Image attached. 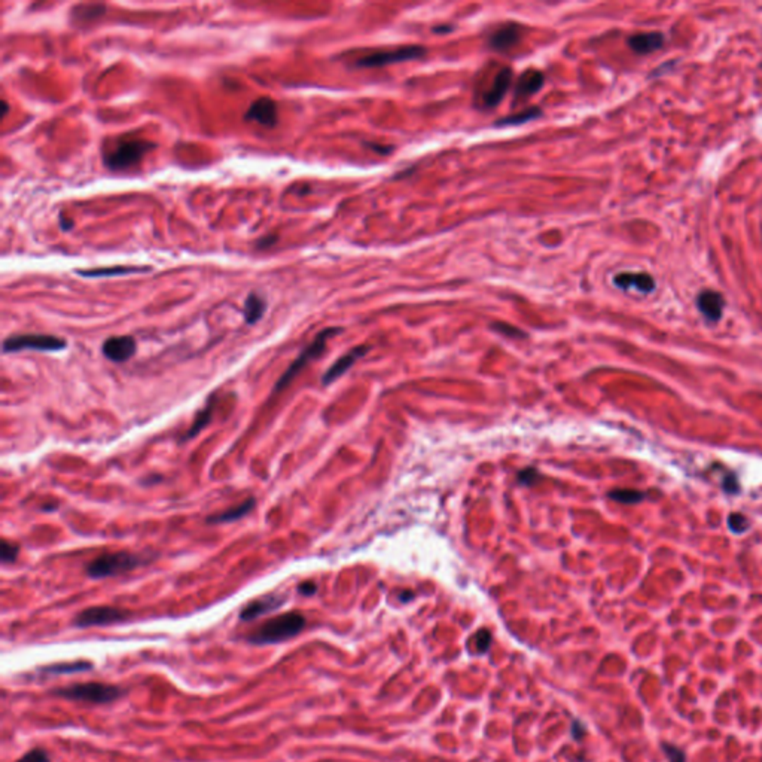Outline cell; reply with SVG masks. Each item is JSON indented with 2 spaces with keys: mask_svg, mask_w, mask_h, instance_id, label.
I'll use <instances>...</instances> for the list:
<instances>
[{
  "mask_svg": "<svg viewBox=\"0 0 762 762\" xmlns=\"http://www.w3.org/2000/svg\"><path fill=\"white\" fill-rule=\"evenodd\" d=\"M2 109H3V112H2V117L5 118V117L8 115V112H9V105L6 103V100H3V101H2Z\"/></svg>",
  "mask_w": 762,
  "mask_h": 762,
  "instance_id": "obj_38",
  "label": "cell"
},
{
  "mask_svg": "<svg viewBox=\"0 0 762 762\" xmlns=\"http://www.w3.org/2000/svg\"><path fill=\"white\" fill-rule=\"evenodd\" d=\"M135 351H138V343L131 335H119L108 338L101 346V353L106 359L115 363H124L130 360Z\"/></svg>",
  "mask_w": 762,
  "mask_h": 762,
  "instance_id": "obj_10",
  "label": "cell"
},
{
  "mask_svg": "<svg viewBox=\"0 0 762 762\" xmlns=\"http://www.w3.org/2000/svg\"><path fill=\"white\" fill-rule=\"evenodd\" d=\"M60 228H61L63 231H69V230H72V228H73V221H72V219H67L64 214H61V216H60Z\"/></svg>",
  "mask_w": 762,
  "mask_h": 762,
  "instance_id": "obj_37",
  "label": "cell"
},
{
  "mask_svg": "<svg viewBox=\"0 0 762 762\" xmlns=\"http://www.w3.org/2000/svg\"><path fill=\"white\" fill-rule=\"evenodd\" d=\"M474 643L476 646V652H485L492 643V634L487 630H480L475 634Z\"/></svg>",
  "mask_w": 762,
  "mask_h": 762,
  "instance_id": "obj_30",
  "label": "cell"
},
{
  "mask_svg": "<svg viewBox=\"0 0 762 762\" xmlns=\"http://www.w3.org/2000/svg\"><path fill=\"white\" fill-rule=\"evenodd\" d=\"M93 667H94L93 663H89V661H64V663H55V664H50V666H43V667L39 668V672L43 673V675H52V676L76 675V673L91 672Z\"/></svg>",
  "mask_w": 762,
  "mask_h": 762,
  "instance_id": "obj_20",
  "label": "cell"
},
{
  "mask_svg": "<svg viewBox=\"0 0 762 762\" xmlns=\"http://www.w3.org/2000/svg\"><path fill=\"white\" fill-rule=\"evenodd\" d=\"M609 497L625 505H633V504L640 502V500L643 499V493L638 490H630V488H621V490L610 492Z\"/></svg>",
  "mask_w": 762,
  "mask_h": 762,
  "instance_id": "obj_26",
  "label": "cell"
},
{
  "mask_svg": "<svg viewBox=\"0 0 762 762\" xmlns=\"http://www.w3.org/2000/svg\"><path fill=\"white\" fill-rule=\"evenodd\" d=\"M279 109L276 101L271 97H259L250 105L244 113V121L256 122L264 127L272 129L277 125Z\"/></svg>",
  "mask_w": 762,
  "mask_h": 762,
  "instance_id": "obj_11",
  "label": "cell"
},
{
  "mask_svg": "<svg viewBox=\"0 0 762 762\" xmlns=\"http://www.w3.org/2000/svg\"><path fill=\"white\" fill-rule=\"evenodd\" d=\"M724 488L726 490V493H735L738 490V483L734 474H730L726 476L724 481Z\"/></svg>",
  "mask_w": 762,
  "mask_h": 762,
  "instance_id": "obj_35",
  "label": "cell"
},
{
  "mask_svg": "<svg viewBox=\"0 0 762 762\" xmlns=\"http://www.w3.org/2000/svg\"><path fill=\"white\" fill-rule=\"evenodd\" d=\"M67 347L64 338L50 334H18L5 338L2 351L5 355L18 353L24 350L35 351H61Z\"/></svg>",
  "mask_w": 762,
  "mask_h": 762,
  "instance_id": "obj_6",
  "label": "cell"
},
{
  "mask_svg": "<svg viewBox=\"0 0 762 762\" xmlns=\"http://www.w3.org/2000/svg\"><path fill=\"white\" fill-rule=\"evenodd\" d=\"M152 560L146 554H138L130 551L106 552L101 554L87 566V575L91 579H103L124 575L139 569Z\"/></svg>",
  "mask_w": 762,
  "mask_h": 762,
  "instance_id": "obj_3",
  "label": "cell"
},
{
  "mask_svg": "<svg viewBox=\"0 0 762 762\" xmlns=\"http://www.w3.org/2000/svg\"><path fill=\"white\" fill-rule=\"evenodd\" d=\"M72 17L75 18V22H91L106 14V6L98 3H88V5H78L72 10Z\"/></svg>",
  "mask_w": 762,
  "mask_h": 762,
  "instance_id": "obj_24",
  "label": "cell"
},
{
  "mask_svg": "<svg viewBox=\"0 0 762 762\" xmlns=\"http://www.w3.org/2000/svg\"><path fill=\"white\" fill-rule=\"evenodd\" d=\"M214 405H216V397L212 396L210 400L207 401L206 406H204V408L201 409V411L196 416L194 422H192L191 427L185 432L184 437H182L180 442H186V441H189V439H192V438H196L203 429H206V427L209 426V423L212 422V418H213Z\"/></svg>",
  "mask_w": 762,
  "mask_h": 762,
  "instance_id": "obj_21",
  "label": "cell"
},
{
  "mask_svg": "<svg viewBox=\"0 0 762 762\" xmlns=\"http://www.w3.org/2000/svg\"><path fill=\"white\" fill-rule=\"evenodd\" d=\"M50 694L67 701L105 706V704H112L122 698L127 691L118 685L105 684V682H79V684L52 688L50 689Z\"/></svg>",
  "mask_w": 762,
  "mask_h": 762,
  "instance_id": "obj_2",
  "label": "cell"
},
{
  "mask_svg": "<svg viewBox=\"0 0 762 762\" xmlns=\"http://www.w3.org/2000/svg\"><path fill=\"white\" fill-rule=\"evenodd\" d=\"M518 478L521 484H534V481L539 480V474L534 469H526L520 474Z\"/></svg>",
  "mask_w": 762,
  "mask_h": 762,
  "instance_id": "obj_33",
  "label": "cell"
},
{
  "mask_svg": "<svg viewBox=\"0 0 762 762\" xmlns=\"http://www.w3.org/2000/svg\"><path fill=\"white\" fill-rule=\"evenodd\" d=\"M450 30H451L450 27H437V29H435L437 33H439V31H450Z\"/></svg>",
  "mask_w": 762,
  "mask_h": 762,
  "instance_id": "obj_39",
  "label": "cell"
},
{
  "mask_svg": "<svg viewBox=\"0 0 762 762\" xmlns=\"http://www.w3.org/2000/svg\"><path fill=\"white\" fill-rule=\"evenodd\" d=\"M265 310H267L265 298L261 297V295H258L255 292L249 293L246 301H244V309H243L244 322L247 325L258 323L264 317Z\"/></svg>",
  "mask_w": 762,
  "mask_h": 762,
  "instance_id": "obj_22",
  "label": "cell"
},
{
  "mask_svg": "<svg viewBox=\"0 0 762 762\" xmlns=\"http://www.w3.org/2000/svg\"><path fill=\"white\" fill-rule=\"evenodd\" d=\"M316 591H317V585L313 581H305L298 585V593L307 597L316 594Z\"/></svg>",
  "mask_w": 762,
  "mask_h": 762,
  "instance_id": "obj_34",
  "label": "cell"
},
{
  "mask_svg": "<svg viewBox=\"0 0 762 762\" xmlns=\"http://www.w3.org/2000/svg\"><path fill=\"white\" fill-rule=\"evenodd\" d=\"M511 84H513V71H511L509 67H502V69L494 75L492 85L488 87L484 91V94L481 96V105L487 109L496 108L500 101L504 100Z\"/></svg>",
  "mask_w": 762,
  "mask_h": 762,
  "instance_id": "obj_12",
  "label": "cell"
},
{
  "mask_svg": "<svg viewBox=\"0 0 762 762\" xmlns=\"http://www.w3.org/2000/svg\"><path fill=\"white\" fill-rule=\"evenodd\" d=\"M255 505H256V499L255 497H249L240 505H235V506H233L230 509L221 511V513H218V514L209 515L206 518V522H207V525H230V522L238 521V520H242L243 517H246L250 513V511L255 508Z\"/></svg>",
  "mask_w": 762,
  "mask_h": 762,
  "instance_id": "obj_17",
  "label": "cell"
},
{
  "mask_svg": "<svg viewBox=\"0 0 762 762\" xmlns=\"http://www.w3.org/2000/svg\"><path fill=\"white\" fill-rule=\"evenodd\" d=\"M493 328L496 329V331L502 332L505 335H509V337H525V334H522L520 329L511 326V325H505V323H496L493 325Z\"/></svg>",
  "mask_w": 762,
  "mask_h": 762,
  "instance_id": "obj_32",
  "label": "cell"
},
{
  "mask_svg": "<svg viewBox=\"0 0 762 762\" xmlns=\"http://www.w3.org/2000/svg\"><path fill=\"white\" fill-rule=\"evenodd\" d=\"M728 526H730V529L735 533H742L747 529L749 522L745 518V515L742 514H731L730 518H728Z\"/></svg>",
  "mask_w": 762,
  "mask_h": 762,
  "instance_id": "obj_31",
  "label": "cell"
},
{
  "mask_svg": "<svg viewBox=\"0 0 762 762\" xmlns=\"http://www.w3.org/2000/svg\"><path fill=\"white\" fill-rule=\"evenodd\" d=\"M664 42H666V38H664L663 33H659V31L638 33V35H633L627 41L630 50L634 51L636 54H640V55L651 54V52L661 50Z\"/></svg>",
  "mask_w": 762,
  "mask_h": 762,
  "instance_id": "obj_16",
  "label": "cell"
},
{
  "mask_svg": "<svg viewBox=\"0 0 762 762\" xmlns=\"http://www.w3.org/2000/svg\"><path fill=\"white\" fill-rule=\"evenodd\" d=\"M284 601H286V597L279 593H270L265 596H261L252 601H249L247 605L240 610V621L250 622L264 615H268V613L271 612L279 610L284 605Z\"/></svg>",
  "mask_w": 762,
  "mask_h": 762,
  "instance_id": "obj_9",
  "label": "cell"
},
{
  "mask_svg": "<svg viewBox=\"0 0 762 762\" xmlns=\"http://www.w3.org/2000/svg\"><path fill=\"white\" fill-rule=\"evenodd\" d=\"M277 240V235H265L261 238V240L256 243V247L258 249H267L270 247L271 244H274Z\"/></svg>",
  "mask_w": 762,
  "mask_h": 762,
  "instance_id": "obj_36",
  "label": "cell"
},
{
  "mask_svg": "<svg viewBox=\"0 0 762 762\" xmlns=\"http://www.w3.org/2000/svg\"><path fill=\"white\" fill-rule=\"evenodd\" d=\"M305 624L307 620L301 612L280 613V615L267 620L252 631H249L246 642L256 646L279 645L297 638L305 629Z\"/></svg>",
  "mask_w": 762,
  "mask_h": 762,
  "instance_id": "obj_1",
  "label": "cell"
},
{
  "mask_svg": "<svg viewBox=\"0 0 762 762\" xmlns=\"http://www.w3.org/2000/svg\"><path fill=\"white\" fill-rule=\"evenodd\" d=\"M149 268L145 267H105V268H93V270H78V274L82 277L89 279H98V277H115V276H127L133 274V272H142Z\"/></svg>",
  "mask_w": 762,
  "mask_h": 762,
  "instance_id": "obj_23",
  "label": "cell"
},
{
  "mask_svg": "<svg viewBox=\"0 0 762 762\" xmlns=\"http://www.w3.org/2000/svg\"><path fill=\"white\" fill-rule=\"evenodd\" d=\"M131 618V612L115 606H89L78 612L72 624L76 629H91V627H108L129 621Z\"/></svg>",
  "mask_w": 762,
  "mask_h": 762,
  "instance_id": "obj_7",
  "label": "cell"
},
{
  "mask_svg": "<svg viewBox=\"0 0 762 762\" xmlns=\"http://www.w3.org/2000/svg\"><path fill=\"white\" fill-rule=\"evenodd\" d=\"M368 350H369L368 346H359V347H355L353 350H350L349 353H346L344 356H341L334 363V365L325 372L323 379H322L323 386H328V384L334 383L335 380H338L341 375H343L346 371H349L351 367L355 365V362L358 359H360L362 356H365L368 353Z\"/></svg>",
  "mask_w": 762,
  "mask_h": 762,
  "instance_id": "obj_15",
  "label": "cell"
},
{
  "mask_svg": "<svg viewBox=\"0 0 762 762\" xmlns=\"http://www.w3.org/2000/svg\"><path fill=\"white\" fill-rule=\"evenodd\" d=\"M15 762H51V756L42 747H33L24 755H21Z\"/></svg>",
  "mask_w": 762,
  "mask_h": 762,
  "instance_id": "obj_28",
  "label": "cell"
},
{
  "mask_svg": "<svg viewBox=\"0 0 762 762\" xmlns=\"http://www.w3.org/2000/svg\"><path fill=\"white\" fill-rule=\"evenodd\" d=\"M543 81H545V76L539 71L529 69L526 72H522L515 85V93H514L515 98L526 100L527 97L536 94L538 91L543 87Z\"/></svg>",
  "mask_w": 762,
  "mask_h": 762,
  "instance_id": "obj_18",
  "label": "cell"
},
{
  "mask_svg": "<svg viewBox=\"0 0 762 762\" xmlns=\"http://www.w3.org/2000/svg\"><path fill=\"white\" fill-rule=\"evenodd\" d=\"M661 749L664 755L667 756V759L670 762H687V755L684 750H682L680 747L672 745V743H667V742H663L661 743Z\"/></svg>",
  "mask_w": 762,
  "mask_h": 762,
  "instance_id": "obj_29",
  "label": "cell"
},
{
  "mask_svg": "<svg viewBox=\"0 0 762 762\" xmlns=\"http://www.w3.org/2000/svg\"><path fill=\"white\" fill-rule=\"evenodd\" d=\"M613 284L622 291L636 289L642 293L655 291V280L647 272H620L613 277Z\"/></svg>",
  "mask_w": 762,
  "mask_h": 762,
  "instance_id": "obj_13",
  "label": "cell"
},
{
  "mask_svg": "<svg viewBox=\"0 0 762 762\" xmlns=\"http://www.w3.org/2000/svg\"><path fill=\"white\" fill-rule=\"evenodd\" d=\"M542 115V110L538 109V108H529L526 110H522L520 113H514V115L511 117H506V118H502L497 125L500 127V125H521V124H526L529 121H533Z\"/></svg>",
  "mask_w": 762,
  "mask_h": 762,
  "instance_id": "obj_25",
  "label": "cell"
},
{
  "mask_svg": "<svg viewBox=\"0 0 762 762\" xmlns=\"http://www.w3.org/2000/svg\"><path fill=\"white\" fill-rule=\"evenodd\" d=\"M426 48L411 45V47H402L390 51H375L360 57L356 61L359 67H383L396 63H404L409 60H418L426 55Z\"/></svg>",
  "mask_w": 762,
  "mask_h": 762,
  "instance_id": "obj_8",
  "label": "cell"
},
{
  "mask_svg": "<svg viewBox=\"0 0 762 762\" xmlns=\"http://www.w3.org/2000/svg\"><path fill=\"white\" fill-rule=\"evenodd\" d=\"M18 554H20V547L15 542H10L8 539L2 541V545H0V562H2L3 566L15 563L18 559Z\"/></svg>",
  "mask_w": 762,
  "mask_h": 762,
  "instance_id": "obj_27",
  "label": "cell"
},
{
  "mask_svg": "<svg viewBox=\"0 0 762 762\" xmlns=\"http://www.w3.org/2000/svg\"><path fill=\"white\" fill-rule=\"evenodd\" d=\"M341 331H343L341 328H326V329H323L322 332L317 334V337L301 351L300 356L291 363V367L286 371H284V374L277 380V383L274 386V392H281V390L286 389L288 386L293 381V379L297 377V375L307 367V363L317 359L323 353L325 349H326L328 339L338 335Z\"/></svg>",
  "mask_w": 762,
  "mask_h": 762,
  "instance_id": "obj_4",
  "label": "cell"
},
{
  "mask_svg": "<svg viewBox=\"0 0 762 762\" xmlns=\"http://www.w3.org/2000/svg\"><path fill=\"white\" fill-rule=\"evenodd\" d=\"M155 147V143L146 142V140H124L117 143L112 151H109L103 161L106 168L113 170V172H121V170H127L135 164H139L143 156L152 151Z\"/></svg>",
  "mask_w": 762,
  "mask_h": 762,
  "instance_id": "obj_5",
  "label": "cell"
},
{
  "mask_svg": "<svg viewBox=\"0 0 762 762\" xmlns=\"http://www.w3.org/2000/svg\"><path fill=\"white\" fill-rule=\"evenodd\" d=\"M520 41V27L517 24H506L497 29L488 39L490 48L499 52L508 51Z\"/></svg>",
  "mask_w": 762,
  "mask_h": 762,
  "instance_id": "obj_19",
  "label": "cell"
},
{
  "mask_svg": "<svg viewBox=\"0 0 762 762\" xmlns=\"http://www.w3.org/2000/svg\"><path fill=\"white\" fill-rule=\"evenodd\" d=\"M697 307L700 313L706 317L709 322H718L721 321L722 313H724L725 300L719 292L706 289L698 293Z\"/></svg>",
  "mask_w": 762,
  "mask_h": 762,
  "instance_id": "obj_14",
  "label": "cell"
}]
</instances>
